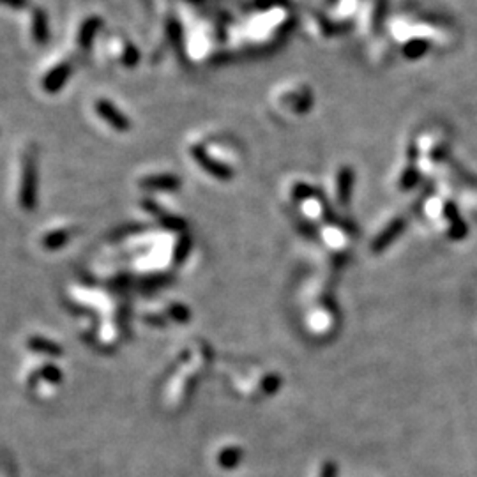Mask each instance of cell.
<instances>
[{"label":"cell","mask_w":477,"mask_h":477,"mask_svg":"<svg viewBox=\"0 0 477 477\" xmlns=\"http://www.w3.org/2000/svg\"><path fill=\"white\" fill-rule=\"evenodd\" d=\"M274 104L279 111L292 117H304L315 104V92L302 81H292L279 87L274 94Z\"/></svg>","instance_id":"cell-2"},{"label":"cell","mask_w":477,"mask_h":477,"mask_svg":"<svg viewBox=\"0 0 477 477\" xmlns=\"http://www.w3.org/2000/svg\"><path fill=\"white\" fill-rule=\"evenodd\" d=\"M100 25H101V19L97 18V16H88V18H85V22L81 23L80 27H78V34H77L78 48H81V50L91 48V42H92V39H94L95 32L100 31Z\"/></svg>","instance_id":"cell-12"},{"label":"cell","mask_w":477,"mask_h":477,"mask_svg":"<svg viewBox=\"0 0 477 477\" xmlns=\"http://www.w3.org/2000/svg\"><path fill=\"white\" fill-rule=\"evenodd\" d=\"M27 4L29 0H0V6L9 9H23Z\"/></svg>","instance_id":"cell-13"},{"label":"cell","mask_w":477,"mask_h":477,"mask_svg":"<svg viewBox=\"0 0 477 477\" xmlns=\"http://www.w3.org/2000/svg\"><path fill=\"white\" fill-rule=\"evenodd\" d=\"M329 187H331V200L338 207H343L345 209V207L350 205L355 187V170L352 169V164H338L331 175Z\"/></svg>","instance_id":"cell-4"},{"label":"cell","mask_w":477,"mask_h":477,"mask_svg":"<svg viewBox=\"0 0 477 477\" xmlns=\"http://www.w3.org/2000/svg\"><path fill=\"white\" fill-rule=\"evenodd\" d=\"M140 186L143 189H179L180 179L172 173H159V175H146L140 180Z\"/></svg>","instance_id":"cell-11"},{"label":"cell","mask_w":477,"mask_h":477,"mask_svg":"<svg viewBox=\"0 0 477 477\" xmlns=\"http://www.w3.org/2000/svg\"><path fill=\"white\" fill-rule=\"evenodd\" d=\"M387 4L389 0H366L357 16V27L361 34L370 41L377 39L387 25Z\"/></svg>","instance_id":"cell-3"},{"label":"cell","mask_w":477,"mask_h":477,"mask_svg":"<svg viewBox=\"0 0 477 477\" xmlns=\"http://www.w3.org/2000/svg\"><path fill=\"white\" fill-rule=\"evenodd\" d=\"M306 27L318 39H332L347 31L343 23L338 22L336 18H332L331 13L322 11V9H315V11L308 13Z\"/></svg>","instance_id":"cell-5"},{"label":"cell","mask_w":477,"mask_h":477,"mask_svg":"<svg viewBox=\"0 0 477 477\" xmlns=\"http://www.w3.org/2000/svg\"><path fill=\"white\" fill-rule=\"evenodd\" d=\"M419 163L423 175H439L447 172L451 163V136L442 127L430 130L417 136Z\"/></svg>","instance_id":"cell-1"},{"label":"cell","mask_w":477,"mask_h":477,"mask_svg":"<svg viewBox=\"0 0 477 477\" xmlns=\"http://www.w3.org/2000/svg\"><path fill=\"white\" fill-rule=\"evenodd\" d=\"M69 75H71V65H69V62H58V64H55L54 68L48 69V71L42 75V91L48 92V94H55V92L62 91L65 81L69 80Z\"/></svg>","instance_id":"cell-8"},{"label":"cell","mask_w":477,"mask_h":477,"mask_svg":"<svg viewBox=\"0 0 477 477\" xmlns=\"http://www.w3.org/2000/svg\"><path fill=\"white\" fill-rule=\"evenodd\" d=\"M94 110L101 120H104L108 126L114 127V130L118 131V133H126V131L131 127L130 118H127L123 111L118 110V108L115 107L110 100H107V97H100V100H95Z\"/></svg>","instance_id":"cell-6"},{"label":"cell","mask_w":477,"mask_h":477,"mask_svg":"<svg viewBox=\"0 0 477 477\" xmlns=\"http://www.w3.org/2000/svg\"><path fill=\"white\" fill-rule=\"evenodd\" d=\"M405 218L403 216H398V218H394L393 221H389V225L384 228V232H380L377 235V239L373 241V249L375 251H380V249H384L386 246H389L391 242L396 239L398 235H400L401 232H403L405 228Z\"/></svg>","instance_id":"cell-10"},{"label":"cell","mask_w":477,"mask_h":477,"mask_svg":"<svg viewBox=\"0 0 477 477\" xmlns=\"http://www.w3.org/2000/svg\"><path fill=\"white\" fill-rule=\"evenodd\" d=\"M433 48H437L435 42L430 41V39H426V38H421V36L405 39V41H401L400 45H398V50H400L401 57L407 58V61H410V62H416V61H421V58H424L428 54H430V52L433 50Z\"/></svg>","instance_id":"cell-7"},{"label":"cell","mask_w":477,"mask_h":477,"mask_svg":"<svg viewBox=\"0 0 477 477\" xmlns=\"http://www.w3.org/2000/svg\"><path fill=\"white\" fill-rule=\"evenodd\" d=\"M36 157L29 154L25 157V163L22 166L23 179L19 180V187H22V200L23 203H34V191H36Z\"/></svg>","instance_id":"cell-9"}]
</instances>
